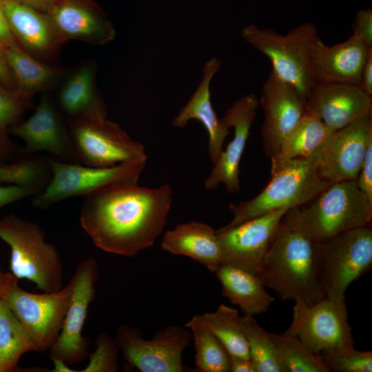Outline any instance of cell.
<instances>
[{
  "label": "cell",
  "mask_w": 372,
  "mask_h": 372,
  "mask_svg": "<svg viewBox=\"0 0 372 372\" xmlns=\"http://www.w3.org/2000/svg\"><path fill=\"white\" fill-rule=\"evenodd\" d=\"M172 195L168 184L156 188L137 183L108 185L85 196L80 223L100 249L136 256L163 233Z\"/></svg>",
  "instance_id": "cell-1"
},
{
  "label": "cell",
  "mask_w": 372,
  "mask_h": 372,
  "mask_svg": "<svg viewBox=\"0 0 372 372\" xmlns=\"http://www.w3.org/2000/svg\"><path fill=\"white\" fill-rule=\"evenodd\" d=\"M260 276L283 300L311 304L324 297L316 242L282 222L271 243Z\"/></svg>",
  "instance_id": "cell-2"
},
{
  "label": "cell",
  "mask_w": 372,
  "mask_h": 372,
  "mask_svg": "<svg viewBox=\"0 0 372 372\" xmlns=\"http://www.w3.org/2000/svg\"><path fill=\"white\" fill-rule=\"evenodd\" d=\"M372 201L355 180L330 184L307 204L289 209L282 219L314 242L370 225Z\"/></svg>",
  "instance_id": "cell-3"
},
{
  "label": "cell",
  "mask_w": 372,
  "mask_h": 372,
  "mask_svg": "<svg viewBox=\"0 0 372 372\" xmlns=\"http://www.w3.org/2000/svg\"><path fill=\"white\" fill-rule=\"evenodd\" d=\"M241 37L269 59L272 70L278 77L306 99L316 84L312 58L320 39L314 24L303 23L286 34L251 24L242 29Z\"/></svg>",
  "instance_id": "cell-4"
},
{
  "label": "cell",
  "mask_w": 372,
  "mask_h": 372,
  "mask_svg": "<svg viewBox=\"0 0 372 372\" xmlns=\"http://www.w3.org/2000/svg\"><path fill=\"white\" fill-rule=\"evenodd\" d=\"M0 238L10 248V269L19 279H27L43 292L63 287V264L55 247L45 240L37 224L10 214L0 219Z\"/></svg>",
  "instance_id": "cell-5"
},
{
  "label": "cell",
  "mask_w": 372,
  "mask_h": 372,
  "mask_svg": "<svg viewBox=\"0 0 372 372\" xmlns=\"http://www.w3.org/2000/svg\"><path fill=\"white\" fill-rule=\"evenodd\" d=\"M271 175L270 181L257 196L236 205L229 204L233 219L221 228L233 227L280 209L307 204L331 184L322 179L304 158L291 160L271 170Z\"/></svg>",
  "instance_id": "cell-6"
},
{
  "label": "cell",
  "mask_w": 372,
  "mask_h": 372,
  "mask_svg": "<svg viewBox=\"0 0 372 372\" xmlns=\"http://www.w3.org/2000/svg\"><path fill=\"white\" fill-rule=\"evenodd\" d=\"M321 286L326 297L344 298L349 285L372 266V229L353 228L316 242Z\"/></svg>",
  "instance_id": "cell-7"
},
{
  "label": "cell",
  "mask_w": 372,
  "mask_h": 372,
  "mask_svg": "<svg viewBox=\"0 0 372 372\" xmlns=\"http://www.w3.org/2000/svg\"><path fill=\"white\" fill-rule=\"evenodd\" d=\"M69 130L83 164L100 167L123 163L145 165L147 155L141 143L106 117L70 118Z\"/></svg>",
  "instance_id": "cell-8"
},
{
  "label": "cell",
  "mask_w": 372,
  "mask_h": 372,
  "mask_svg": "<svg viewBox=\"0 0 372 372\" xmlns=\"http://www.w3.org/2000/svg\"><path fill=\"white\" fill-rule=\"evenodd\" d=\"M51 178L45 189L34 196L35 207L48 208L63 200L87 196L104 187L137 183L145 165L123 163L100 167L48 158Z\"/></svg>",
  "instance_id": "cell-9"
},
{
  "label": "cell",
  "mask_w": 372,
  "mask_h": 372,
  "mask_svg": "<svg viewBox=\"0 0 372 372\" xmlns=\"http://www.w3.org/2000/svg\"><path fill=\"white\" fill-rule=\"evenodd\" d=\"M285 333L298 338L318 354L354 344L344 298L325 296L311 304L295 302Z\"/></svg>",
  "instance_id": "cell-10"
},
{
  "label": "cell",
  "mask_w": 372,
  "mask_h": 372,
  "mask_svg": "<svg viewBox=\"0 0 372 372\" xmlns=\"http://www.w3.org/2000/svg\"><path fill=\"white\" fill-rule=\"evenodd\" d=\"M192 333L179 326H167L145 340L137 329L118 328L116 341L127 364L141 372H193L182 360Z\"/></svg>",
  "instance_id": "cell-11"
},
{
  "label": "cell",
  "mask_w": 372,
  "mask_h": 372,
  "mask_svg": "<svg viewBox=\"0 0 372 372\" xmlns=\"http://www.w3.org/2000/svg\"><path fill=\"white\" fill-rule=\"evenodd\" d=\"M372 141V113L337 130L306 159L324 180H356Z\"/></svg>",
  "instance_id": "cell-12"
},
{
  "label": "cell",
  "mask_w": 372,
  "mask_h": 372,
  "mask_svg": "<svg viewBox=\"0 0 372 372\" xmlns=\"http://www.w3.org/2000/svg\"><path fill=\"white\" fill-rule=\"evenodd\" d=\"M72 290L71 280L61 289L37 294L15 283L1 298L32 338L37 351L49 349L59 335Z\"/></svg>",
  "instance_id": "cell-13"
},
{
  "label": "cell",
  "mask_w": 372,
  "mask_h": 372,
  "mask_svg": "<svg viewBox=\"0 0 372 372\" xmlns=\"http://www.w3.org/2000/svg\"><path fill=\"white\" fill-rule=\"evenodd\" d=\"M98 265L89 258L79 262L70 280L72 290L59 336L49 349L52 361L73 364L82 361L88 353V342L82 335L87 310L94 295Z\"/></svg>",
  "instance_id": "cell-14"
},
{
  "label": "cell",
  "mask_w": 372,
  "mask_h": 372,
  "mask_svg": "<svg viewBox=\"0 0 372 372\" xmlns=\"http://www.w3.org/2000/svg\"><path fill=\"white\" fill-rule=\"evenodd\" d=\"M289 209H280L235 227L216 230L221 249V264L234 265L259 275L265 256Z\"/></svg>",
  "instance_id": "cell-15"
},
{
  "label": "cell",
  "mask_w": 372,
  "mask_h": 372,
  "mask_svg": "<svg viewBox=\"0 0 372 372\" xmlns=\"http://www.w3.org/2000/svg\"><path fill=\"white\" fill-rule=\"evenodd\" d=\"M258 103L264 114L261 130L263 149L266 156L271 159L307 112L305 99L293 85L271 70L262 85Z\"/></svg>",
  "instance_id": "cell-16"
},
{
  "label": "cell",
  "mask_w": 372,
  "mask_h": 372,
  "mask_svg": "<svg viewBox=\"0 0 372 372\" xmlns=\"http://www.w3.org/2000/svg\"><path fill=\"white\" fill-rule=\"evenodd\" d=\"M258 106L256 95L249 93L234 101L225 112L221 119L229 128L234 127V137L205 179L204 185L207 189H214L223 183L229 193L240 191L239 164Z\"/></svg>",
  "instance_id": "cell-17"
},
{
  "label": "cell",
  "mask_w": 372,
  "mask_h": 372,
  "mask_svg": "<svg viewBox=\"0 0 372 372\" xmlns=\"http://www.w3.org/2000/svg\"><path fill=\"white\" fill-rule=\"evenodd\" d=\"M10 131L24 141L27 155L45 152L61 161L80 163L70 130L47 96L40 99L27 120L12 125Z\"/></svg>",
  "instance_id": "cell-18"
},
{
  "label": "cell",
  "mask_w": 372,
  "mask_h": 372,
  "mask_svg": "<svg viewBox=\"0 0 372 372\" xmlns=\"http://www.w3.org/2000/svg\"><path fill=\"white\" fill-rule=\"evenodd\" d=\"M307 112L334 132L372 113V98L359 85L316 83L305 99Z\"/></svg>",
  "instance_id": "cell-19"
},
{
  "label": "cell",
  "mask_w": 372,
  "mask_h": 372,
  "mask_svg": "<svg viewBox=\"0 0 372 372\" xmlns=\"http://www.w3.org/2000/svg\"><path fill=\"white\" fill-rule=\"evenodd\" d=\"M46 13L64 41L103 45L116 36L112 24L90 0H57Z\"/></svg>",
  "instance_id": "cell-20"
},
{
  "label": "cell",
  "mask_w": 372,
  "mask_h": 372,
  "mask_svg": "<svg viewBox=\"0 0 372 372\" xmlns=\"http://www.w3.org/2000/svg\"><path fill=\"white\" fill-rule=\"evenodd\" d=\"M371 48L353 34L333 45H326L320 39L312 58L316 83L360 85L362 72Z\"/></svg>",
  "instance_id": "cell-21"
},
{
  "label": "cell",
  "mask_w": 372,
  "mask_h": 372,
  "mask_svg": "<svg viewBox=\"0 0 372 372\" xmlns=\"http://www.w3.org/2000/svg\"><path fill=\"white\" fill-rule=\"evenodd\" d=\"M10 28L24 50L31 55L48 57L64 42L50 17L14 0H1Z\"/></svg>",
  "instance_id": "cell-22"
},
{
  "label": "cell",
  "mask_w": 372,
  "mask_h": 372,
  "mask_svg": "<svg viewBox=\"0 0 372 372\" xmlns=\"http://www.w3.org/2000/svg\"><path fill=\"white\" fill-rule=\"evenodd\" d=\"M221 66L220 60L213 57L203 68V78L187 103L173 118L172 124L183 127L190 120L200 121L208 134L207 151L214 164L223 151V144L229 134V127L219 118L211 101L210 84Z\"/></svg>",
  "instance_id": "cell-23"
},
{
  "label": "cell",
  "mask_w": 372,
  "mask_h": 372,
  "mask_svg": "<svg viewBox=\"0 0 372 372\" xmlns=\"http://www.w3.org/2000/svg\"><path fill=\"white\" fill-rule=\"evenodd\" d=\"M161 246L163 251L189 257L214 273L221 265V249L216 230L203 223L178 225L163 234Z\"/></svg>",
  "instance_id": "cell-24"
},
{
  "label": "cell",
  "mask_w": 372,
  "mask_h": 372,
  "mask_svg": "<svg viewBox=\"0 0 372 372\" xmlns=\"http://www.w3.org/2000/svg\"><path fill=\"white\" fill-rule=\"evenodd\" d=\"M214 273L223 296L238 306L244 315L265 313L274 301L258 274L229 264H221Z\"/></svg>",
  "instance_id": "cell-25"
},
{
  "label": "cell",
  "mask_w": 372,
  "mask_h": 372,
  "mask_svg": "<svg viewBox=\"0 0 372 372\" xmlns=\"http://www.w3.org/2000/svg\"><path fill=\"white\" fill-rule=\"evenodd\" d=\"M94 68L91 63L76 69L59 94L62 110L70 118L106 117L105 103L96 91Z\"/></svg>",
  "instance_id": "cell-26"
},
{
  "label": "cell",
  "mask_w": 372,
  "mask_h": 372,
  "mask_svg": "<svg viewBox=\"0 0 372 372\" xmlns=\"http://www.w3.org/2000/svg\"><path fill=\"white\" fill-rule=\"evenodd\" d=\"M332 132L319 118L306 112L270 159L271 170L291 160L307 159Z\"/></svg>",
  "instance_id": "cell-27"
},
{
  "label": "cell",
  "mask_w": 372,
  "mask_h": 372,
  "mask_svg": "<svg viewBox=\"0 0 372 372\" xmlns=\"http://www.w3.org/2000/svg\"><path fill=\"white\" fill-rule=\"evenodd\" d=\"M19 92L31 98L58 79L61 70L32 56L19 45L2 48Z\"/></svg>",
  "instance_id": "cell-28"
},
{
  "label": "cell",
  "mask_w": 372,
  "mask_h": 372,
  "mask_svg": "<svg viewBox=\"0 0 372 372\" xmlns=\"http://www.w3.org/2000/svg\"><path fill=\"white\" fill-rule=\"evenodd\" d=\"M240 317L236 309L222 304L216 311L196 314L189 320L208 329L221 342L229 355L250 358Z\"/></svg>",
  "instance_id": "cell-29"
},
{
  "label": "cell",
  "mask_w": 372,
  "mask_h": 372,
  "mask_svg": "<svg viewBox=\"0 0 372 372\" xmlns=\"http://www.w3.org/2000/svg\"><path fill=\"white\" fill-rule=\"evenodd\" d=\"M37 351L28 331L0 298V364L1 372L12 371L21 357Z\"/></svg>",
  "instance_id": "cell-30"
},
{
  "label": "cell",
  "mask_w": 372,
  "mask_h": 372,
  "mask_svg": "<svg viewBox=\"0 0 372 372\" xmlns=\"http://www.w3.org/2000/svg\"><path fill=\"white\" fill-rule=\"evenodd\" d=\"M240 322L256 372H288L279 359L271 333L260 327L254 316L244 315Z\"/></svg>",
  "instance_id": "cell-31"
},
{
  "label": "cell",
  "mask_w": 372,
  "mask_h": 372,
  "mask_svg": "<svg viewBox=\"0 0 372 372\" xmlns=\"http://www.w3.org/2000/svg\"><path fill=\"white\" fill-rule=\"evenodd\" d=\"M51 176L48 158L29 154L14 162L0 163V183L30 187L39 194L48 185Z\"/></svg>",
  "instance_id": "cell-32"
},
{
  "label": "cell",
  "mask_w": 372,
  "mask_h": 372,
  "mask_svg": "<svg viewBox=\"0 0 372 372\" xmlns=\"http://www.w3.org/2000/svg\"><path fill=\"white\" fill-rule=\"evenodd\" d=\"M185 327L192 331L197 371H230L229 353L221 342L202 324L189 320Z\"/></svg>",
  "instance_id": "cell-33"
},
{
  "label": "cell",
  "mask_w": 372,
  "mask_h": 372,
  "mask_svg": "<svg viewBox=\"0 0 372 372\" xmlns=\"http://www.w3.org/2000/svg\"><path fill=\"white\" fill-rule=\"evenodd\" d=\"M279 359L288 372H330L319 354L298 338L283 333H271Z\"/></svg>",
  "instance_id": "cell-34"
},
{
  "label": "cell",
  "mask_w": 372,
  "mask_h": 372,
  "mask_svg": "<svg viewBox=\"0 0 372 372\" xmlns=\"http://www.w3.org/2000/svg\"><path fill=\"white\" fill-rule=\"evenodd\" d=\"M319 355L329 371H372L371 351H359L350 347L322 352Z\"/></svg>",
  "instance_id": "cell-35"
},
{
  "label": "cell",
  "mask_w": 372,
  "mask_h": 372,
  "mask_svg": "<svg viewBox=\"0 0 372 372\" xmlns=\"http://www.w3.org/2000/svg\"><path fill=\"white\" fill-rule=\"evenodd\" d=\"M30 99L19 91L0 85L1 136L8 137V127L19 123L23 114L31 105Z\"/></svg>",
  "instance_id": "cell-36"
},
{
  "label": "cell",
  "mask_w": 372,
  "mask_h": 372,
  "mask_svg": "<svg viewBox=\"0 0 372 372\" xmlns=\"http://www.w3.org/2000/svg\"><path fill=\"white\" fill-rule=\"evenodd\" d=\"M96 343V351L90 355L89 364L82 371H117L118 369L117 355L119 348L116 340L103 333L98 337Z\"/></svg>",
  "instance_id": "cell-37"
},
{
  "label": "cell",
  "mask_w": 372,
  "mask_h": 372,
  "mask_svg": "<svg viewBox=\"0 0 372 372\" xmlns=\"http://www.w3.org/2000/svg\"><path fill=\"white\" fill-rule=\"evenodd\" d=\"M353 35L358 38L367 48H372V10H360L352 25Z\"/></svg>",
  "instance_id": "cell-38"
},
{
  "label": "cell",
  "mask_w": 372,
  "mask_h": 372,
  "mask_svg": "<svg viewBox=\"0 0 372 372\" xmlns=\"http://www.w3.org/2000/svg\"><path fill=\"white\" fill-rule=\"evenodd\" d=\"M355 181L359 188L372 201V141L367 146L364 158Z\"/></svg>",
  "instance_id": "cell-39"
},
{
  "label": "cell",
  "mask_w": 372,
  "mask_h": 372,
  "mask_svg": "<svg viewBox=\"0 0 372 372\" xmlns=\"http://www.w3.org/2000/svg\"><path fill=\"white\" fill-rule=\"evenodd\" d=\"M38 194L35 189L27 187L17 185L0 186V209L26 197L34 196Z\"/></svg>",
  "instance_id": "cell-40"
},
{
  "label": "cell",
  "mask_w": 372,
  "mask_h": 372,
  "mask_svg": "<svg viewBox=\"0 0 372 372\" xmlns=\"http://www.w3.org/2000/svg\"><path fill=\"white\" fill-rule=\"evenodd\" d=\"M28 156L22 147L14 143L8 137L0 136V163H10Z\"/></svg>",
  "instance_id": "cell-41"
},
{
  "label": "cell",
  "mask_w": 372,
  "mask_h": 372,
  "mask_svg": "<svg viewBox=\"0 0 372 372\" xmlns=\"http://www.w3.org/2000/svg\"><path fill=\"white\" fill-rule=\"evenodd\" d=\"M19 45L8 25L2 1L0 0V47L1 48Z\"/></svg>",
  "instance_id": "cell-42"
},
{
  "label": "cell",
  "mask_w": 372,
  "mask_h": 372,
  "mask_svg": "<svg viewBox=\"0 0 372 372\" xmlns=\"http://www.w3.org/2000/svg\"><path fill=\"white\" fill-rule=\"evenodd\" d=\"M0 85L12 90L18 91L13 75L7 64L2 48L0 47Z\"/></svg>",
  "instance_id": "cell-43"
},
{
  "label": "cell",
  "mask_w": 372,
  "mask_h": 372,
  "mask_svg": "<svg viewBox=\"0 0 372 372\" xmlns=\"http://www.w3.org/2000/svg\"><path fill=\"white\" fill-rule=\"evenodd\" d=\"M229 369L231 372H256L251 358L229 355Z\"/></svg>",
  "instance_id": "cell-44"
},
{
  "label": "cell",
  "mask_w": 372,
  "mask_h": 372,
  "mask_svg": "<svg viewBox=\"0 0 372 372\" xmlns=\"http://www.w3.org/2000/svg\"><path fill=\"white\" fill-rule=\"evenodd\" d=\"M366 94L372 96V48L364 65L359 85Z\"/></svg>",
  "instance_id": "cell-45"
},
{
  "label": "cell",
  "mask_w": 372,
  "mask_h": 372,
  "mask_svg": "<svg viewBox=\"0 0 372 372\" xmlns=\"http://www.w3.org/2000/svg\"><path fill=\"white\" fill-rule=\"evenodd\" d=\"M18 279L11 273H5L0 268V298H2Z\"/></svg>",
  "instance_id": "cell-46"
},
{
  "label": "cell",
  "mask_w": 372,
  "mask_h": 372,
  "mask_svg": "<svg viewBox=\"0 0 372 372\" xmlns=\"http://www.w3.org/2000/svg\"><path fill=\"white\" fill-rule=\"evenodd\" d=\"M14 1L25 4L27 6H29L41 12H47V11L57 0H14Z\"/></svg>",
  "instance_id": "cell-47"
},
{
  "label": "cell",
  "mask_w": 372,
  "mask_h": 372,
  "mask_svg": "<svg viewBox=\"0 0 372 372\" xmlns=\"http://www.w3.org/2000/svg\"><path fill=\"white\" fill-rule=\"evenodd\" d=\"M0 372H1V364H0Z\"/></svg>",
  "instance_id": "cell-48"
}]
</instances>
